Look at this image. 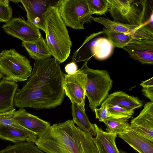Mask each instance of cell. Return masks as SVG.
Here are the masks:
<instances>
[{
	"instance_id": "31",
	"label": "cell",
	"mask_w": 153,
	"mask_h": 153,
	"mask_svg": "<svg viewBox=\"0 0 153 153\" xmlns=\"http://www.w3.org/2000/svg\"><path fill=\"white\" fill-rule=\"evenodd\" d=\"M78 68L76 63L71 62L66 65L65 70L68 74L71 75L75 73L78 70Z\"/></svg>"
},
{
	"instance_id": "29",
	"label": "cell",
	"mask_w": 153,
	"mask_h": 153,
	"mask_svg": "<svg viewBox=\"0 0 153 153\" xmlns=\"http://www.w3.org/2000/svg\"><path fill=\"white\" fill-rule=\"evenodd\" d=\"M9 0H0V22H7L12 18L13 10Z\"/></svg>"
},
{
	"instance_id": "17",
	"label": "cell",
	"mask_w": 153,
	"mask_h": 153,
	"mask_svg": "<svg viewBox=\"0 0 153 153\" xmlns=\"http://www.w3.org/2000/svg\"><path fill=\"white\" fill-rule=\"evenodd\" d=\"M38 137L27 129H20L0 126V138L15 143L23 142L35 143Z\"/></svg>"
},
{
	"instance_id": "14",
	"label": "cell",
	"mask_w": 153,
	"mask_h": 153,
	"mask_svg": "<svg viewBox=\"0 0 153 153\" xmlns=\"http://www.w3.org/2000/svg\"><path fill=\"white\" fill-rule=\"evenodd\" d=\"M13 117L22 126L35 134L38 138L45 134L51 126L49 122L30 114L23 108L15 110Z\"/></svg>"
},
{
	"instance_id": "22",
	"label": "cell",
	"mask_w": 153,
	"mask_h": 153,
	"mask_svg": "<svg viewBox=\"0 0 153 153\" xmlns=\"http://www.w3.org/2000/svg\"><path fill=\"white\" fill-rule=\"evenodd\" d=\"M71 112L73 120L81 129L96 136V134L94 124L89 120L85 111L76 105L72 104Z\"/></svg>"
},
{
	"instance_id": "20",
	"label": "cell",
	"mask_w": 153,
	"mask_h": 153,
	"mask_svg": "<svg viewBox=\"0 0 153 153\" xmlns=\"http://www.w3.org/2000/svg\"><path fill=\"white\" fill-rule=\"evenodd\" d=\"M22 46L27 51L30 57L35 60L48 59L50 58L51 56L45 39L42 36L33 42H22Z\"/></svg>"
},
{
	"instance_id": "4",
	"label": "cell",
	"mask_w": 153,
	"mask_h": 153,
	"mask_svg": "<svg viewBox=\"0 0 153 153\" xmlns=\"http://www.w3.org/2000/svg\"><path fill=\"white\" fill-rule=\"evenodd\" d=\"M56 5L49 7L45 14V39L51 56L61 63L69 57L72 42Z\"/></svg>"
},
{
	"instance_id": "24",
	"label": "cell",
	"mask_w": 153,
	"mask_h": 153,
	"mask_svg": "<svg viewBox=\"0 0 153 153\" xmlns=\"http://www.w3.org/2000/svg\"><path fill=\"white\" fill-rule=\"evenodd\" d=\"M0 153H47L40 149L35 143L23 142L7 146Z\"/></svg>"
},
{
	"instance_id": "25",
	"label": "cell",
	"mask_w": 153,
	"mask_h": 153,
	"mask_svg": "<svg viewBox=\"0 0 153 153\" xmlns=\"http://www.w3.org/2000/svg\"><path fill=\"white\" fill-rule=\"evenodd\" d=\"M106 35L114 48H122L124 46L136 39L131 36L104 28L102 31Z\"/></svg>"
},
{
	"instance_id": "1",
	"label": "cell",
	"mask_w": 153,
	"mask_h": 153,
	"mask_svg": "<svg viewBox=\"0 0 153 153\" xmlns=\"http://www.w3.org/2000/svg\"><path fill=\"white\" fill-rule=\"evenodd\" d=\"M55 58L35 60L30 76L14 98L15 106L51 109L61 104L65 93V74Z\"/></svg>"
},
{
	"instance_id": "6",
	"label": "cell",
	"mask_w": 153,
	"mask_h": 153,
	"mask_svg": "<svg viewBox=\"0 0 153 153\" xmlns=\"http://www.w3.org/2000/svg\"><path fill=\"white\" fill-rule=\"evenodd\" d=\"M30 62L14 48L0 52V78L17 82L27 81L30 76Z\"/></svg>"
},
{
	"instance_id": "30",
	"label": "cell",
	"mask_w": 153,
	"mask_h": 153,
	"mask_svg": "<svg viewBox=\"0 0 153 153\" xmlns=\"http://www.w3.org/2000/svg\"><path fill=\"white\" fill-rule=\"evenodd\" d=\"M99 108H96L94 111L96 118L99 120L100 122H102L108 117V112L107 105L101 106Z\"/></svg>"
},
{
	"instance_id": "21",
	"label": "cell",
	"mask_w": 153,
	"mask_h": 153,
	"mask_svg": "<svg viewBox=\"0 0 153 153\" xmlns=\"http://www.w3.org/2000/svg\"><path fill=\"white\" fill-rule=\"evenodd\" d=\"M97 35L94 36L91 40V53L92 56L97 59L103 60L111 56L114 48L108 39L103 37L94 39Z\"/></svg>"
},
{
	"instance_id": "15",
	"label": "cell",
	"mask_w": 153,
	"mask_h": 153,
	"mask_svg": "<svg viewBox=\"0 0 153 153\" xmlns=\"http://www.w3.org/2000/svg\"><path fill=\"white\" fill-rule=\"evenodd\" d=\"M18 88L16 82L3 79L0 81V114L15 109L14 98Z\"/></svg>"
},
{
	"instance_id": "28",
	"label": "cell",
	"mask_w": 153,
	"mask_h": 153,
	"mask_svg": "<svg viewBox=\"0 0 153 153\" xmlns=\"http://www.w3.org/2000/svg\"><path fill=\"white\" fill-rule=\"evenodd\" d=\"M15 111V109L11 111L0 114V126L20 129H27L14 118L13 114Z\"/></svg>"
},
{
	"instance_id": "7",
	"label": "cell",
	"mask_w": 153,
	"mask_h": 153,
	"mask_svg": "<svg viewBox=\"0 0 153 153\" xmlns=\"http://www.w3.org/2000/svg\"><path fill=\"white\" fill-rule=\"evenodd\" d=\"M56 6L66 26L76 30L84 29L85 23H91L92 14L87 0H60Z\"/></svg>"
},
{
	"instance_id": "34",
	"label": "cell",
	"mask_w": 153,
	"mask_h": 153,
	"mask_svg": "<svg viewBox=\"0 0 153 153\" xmlns=\"http://www.w3.org/2000/svg\"><path fill=\"white\" fill-rule=\"evenodd\" d=\"M10 1H13V2L15 3H18V2H20V0H11Z\"/></svg>"
},
{
	"instance_id": "16",
	"label": "cell",
	"mask_w": 153,
	"mask_h": 153,
	"mask_svg": "<svg viewBox=\"0 0 153 153\" xmlns=\"http://www.w3.org/2000/svg\"><path fill=\"white\" fill-rule=\"evenodd\" d=\"M108 104L116 105L134 110L142 106L143 103L138 97L129 95L122 91H117L109 94L101 106Z\"/></svg>"
},
{
	"instance_id": "18",
	"label": "cell",
	"mask_w": 153,
	"mask_h": 153,
	"mask_svg": "<svg viewBox=\"0 0 153 153\" xmlns=\"http://www.w3.org/2000/svg\"><path fill=\"white\" fill-rule=\"evenodd\" d=\"M94 125L96 134L94 140L99 153H121L115 143L117 135L104 131L96 124Z\"/></svg>"
},
{
	"instance_id": "26",
	"label": "cell",
	"mask_w": 153,
	"mask_h": 153,
	"mask_svg": "<svg viewBox=\"0 0 153 153\" xmlns=\"http://www.w3.org/2000/svg\"><path fill=\"white\" fill-rule=\"evenodd\" d=\"M108 117L116 118L132 117L134 113V110L125 108L118 105L112 104L107 105Z\"/></svg>"
},
{
	"instance_id": "2",
	"label": "cell",
	"mask_w": 153,
	"mask_h": 153,
	"mask_svg": "<svg viewBox=\"0 0 153 153\" xmlns=\"http://www.w3.org/2000/svg\"><path fill=\"white\" fill-rule=\"evenodd\" d=\"M35 144L47 153H99L93 136L72 120L51 126Z\"/></svg>"
},
{
	"instance_id": "27",
	"label": "cell",
	"mask_w": 153,
	"mask_h": 153,
	"mask_svg": "<svg viewBox=\"0 0 153 153\" xmlns=\"http://www.w3.org/2000/svg\"><path fill=\"white\" fill-rule=\"evenodd\" d=\"M90 11L92 14L105 15L108 10L107 0H87Z\"/></svg>"
},
{
	"instance_id": "9",
	"label": "cell",
	"mask_w": 153,
	"mask_h": 153,
	"mask_svg": "<svg viewBox=\"0 0 153 153\" xmlns=\"http://www.w3.org/2000/svg\"><path fill=\"white\" fill-rule=\"evenodd\" d=\"M1 28L9 35L24 42H33L42 36L39 28L20 17L12 18Z\"/></svg>"
},
{
	"instance_id": "11",
	"label": "cell",
	"mask_w": 153,
	"mask_h": 153,
	"mask_svg": "<svg viewBox=\"0 0 153 153\" xmlns=\"http://www.w3.org/2000/svg\"><path fill=\"white\" fill-rule=\"evenodd\" d=\"M129 129L153 141V102H148L139 114L132 119Z\"/></svg>"
},
{
	"instance_id": "8",
	"label": "cell",
	"mask_w": 153,
	"mask_h": 153,
	"mask_svg": "<svg viewBox=\"0 0 153 153\" xmlns=\"http://www.w3.org/2000/svg\"><path fill=\"white\" fill-rule=\"evenodd\" d=\"M86 82V74L79 69L74 74H65L63 88L65 94L72 104L76 105L84 111Z\"/></svg>"
},
{
	"instance_id": "3",
	"label": "cell",
	"mask_w": 153,
	"mask_h": 153,
	"mask_svg": "<svg viewBox=\"0 0 153 153\" xmlns=\"http://www.w3.org/2000/svg\"><path fill=\"white\" fill-rule=\"evenodd\" d=\"M113 21L140 26L149 33L153 30V1L107 0Z\"/></svg>"
},
{
	"instance_id": "13",
	"label": "cell",
	"mask_w": 153,
	"mask_h": 153,
	"mask_svg": "<svg viewBox=\"0 0 153 153\" xmlns=\"http://www.w3.org/2000/svg\"><path fill=\"white\" fill-rule=\"evenodd\" d=\"M91 20L101 24L107 29L129 34L137 39L153 40V35L139 26L120 23L102 17L92 16Z\"/></svg>"
},
{
	"instance_id": "5",
	"label": "cell",
	"mask_w": 153,
	"mask_h": 153,
	"mask_svg": "<svg viewBox=\"0 0 153 153\" xmlns=\"http://www.w3.org/2000/svg\"><path fill=\"white\" fill-rule=\"evenodd\" d=\"M87 63L84 62L79 69L86 74V96L89 101V107L94 112L108 95L113 82L107 71L91 69Z\"/></svg>"
},
{
	"instance_id": "12",
	"label": "cell",
	"mask_w": 153,
	"mask_h": 153,
	"mask_svg": "<svg viewBox=\"0 0 153 153\" xmlns=\"http://www.w3.org/2000/svg\"><path fill=\"white\" fill-rule=\"evenodd\" d=\"M122 48L141 64L153 65V40L134 39Z\"/></svg>"
},
{
	"instance_id": "10",
	"label": "cell",
	"mask_w": 153,
	"mask_h": 153,
	"mask_svg": "<svg viewBox=\"0 0 153 153\" xmlns=\"http://www.w3.org/2000/svg\"><path fill=\"white\" fill-rule=\"evenodd\" d=\"M58 1L21 0L27 13V21L45 32V14L51 7L56 4Z\"/></svg>"
},
{
	"instance_id": "19",
	"label": "cell",
	"mask_w": 153,
	"mask_h": 153,
	"mask_svg": "<svg viewBox=\"0 0 153 153\" xmlns=\"http://www.w3.org/2000/svg\"><path fill=\"white\" fill-rule=\"evenodd\" d=\"M118 136L139 153H153V141L129 129Z\"/></svg>"
},
{
	"instance_id": "32",
	"label": "cell",
	"mask_w": 153,
	"mask_h": 153,
	"mask_svg": "<svg viewBox=\"0 0 153 153\" xmlns=\"http://www.w3.org/2000/svg\"><path fill=\"white\" fill-rule=\"evenodd\" d=\"M141 91L143 95L148 98L151 102H153V87H143Z\"/></svg>"
},
{
	"instance_id": "33",
	"label": "cell",
	"mask_w": 153,
	"mask_h": 153,
	"mask_svg": "<svg viewBox=\"0 0 153 153\" xmlns=\"http://www.w3.org/2000/svg\"><path fill=\"white\" fill-rule=\"evenodd\" d=\"M140 85L144 88H149L153 87V77L148 80L143 81Z\"/></svg>"
},
{
	"instance_id": "23",
	"label": "cell",
	"mask_w": 153,
	"mask_h": 153,
	"mask_svg": "<svg viewBox=\"0 0 153 153\" xmlns=\"http://www.w3.org/2000/svg\"><path fill=\"white\" fill-rule=\"evenodd\" d=\"M128 118L123 117L116 118L108 117L102 122L106 126V132L119 135L128 130L129 123Z\"/></svg>"
}]
</instances>
